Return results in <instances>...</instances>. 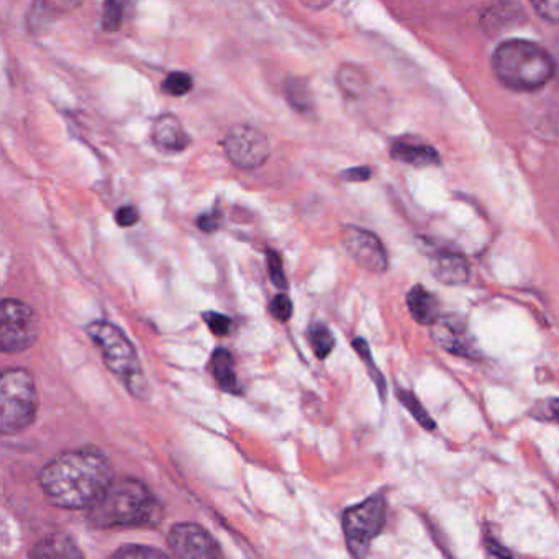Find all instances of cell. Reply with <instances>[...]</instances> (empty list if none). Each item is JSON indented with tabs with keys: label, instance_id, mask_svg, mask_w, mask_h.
<instances>
[{
	"label": "cell",
	"instance_id": "cell-23",
	"mask_svg": "<svg viewBox=\"0 0 559 559\" xmlns=\"http://www.w3.org/2000/svg\"><path fill=\"white\" fill-rule=\"evenodd\" d=\"M267 271H270L271 283L277 289H287L286 274H284L283 258L277 251H266Z\"/></svg>",
	"mask_w": 559,
	"mask_h": 559
},
{
	"label": "cell",
	"instance_id": "cell-5",
	"mask_svg": "<svg viewBox=\"0 0 559 559\" xmlns=\"http://www.w3.org/2000/svg\"><path fill=\"white\" fill-rule=\"evenodd\" d=\"M38 394L27 369H9L0 381V431L15 435L34 424Z\"/></svg>",
	"mask_w": 559,
	"mask_h": 559
},
{
	"label": "cell",
	"instance_id": "cell-7",
	"mask_svg": "<svg viewBox=\"0 0 559 559\" xmlns=\"http://www.w3.org/2000/svg\"><path fill=\"white\" fill-rule=\"evenodd\" d=\"M40 335V320L28 304L4 299L0 307V348L22 353L35 345Z\"/></svg>",
	"mask_w": 559,
	"mask_h": 559
},
{
	"label": "cell",
	"instance_id": "cell-2",
	"mask_svg": "<svg viewBox=\"0 0 559 559\" xmlns=\"http://www.w3.org/2000/svg\"><path fill=\"white\" fill-rule=\"evenodd\" d=\"M162 519V503L152 489L135 477L116 480L90 510V525L97 530L153 526Z\"/></svg>",
	"mask_w": 559,
	"mask_h": 559
},
{
	"label": "cell",
	"instance_id": "cell-21",
	"mask_svg": "<svg viewBox=\"0 0 559 559\" xmlns=\"http://www.w3.org/2000/svg\"><path fill=\"white\" fill-rule=\"evenodd\" d=\"M194 87V80L191 74L176 71V73L168 74L165 83H163V91L169 96L181 97L185 94L191 93Z\"/></svg>",
	"mask_w": 559,
	"mask_h": 559
},
{
	"label": "cell",
	"instance_id": "cell-16",
	"mask_svg": "<svg viewBox=\"0 0 559 559\" xmlns=\"http://www.w3.org/2000/svg\"><path fill=\"white\" fill-rule=\"evenodd\" d=\"M209 368H211L212 374H214L215 381H217L222 391L228 392V394H240L234 356L230 355L228 349H215Z\"/></svg>",
	"mask_w": 559,
	"mask_h": 559
},
{
	"label": "cell",
	"instance_id": "cell-8",
	"mask_svg": "<svg viewBox=\"0 0 559 559\" xmlns=\"http://www.w3.org/2000/svg\"><path fill=\"white\" fill-rule=\"evenodd\" d=\"M225 153L235 166L257 169L271 156V143L263 130L247 123L231 127L224 140Z\"/></svg>",
	"mask_w": 559,
	"mask_h": 559
},
{
	"label": "cell",
	"instance_id": "cell-20",
	"mask_svg": "<svg viewBox=\"0 0 559 559\" xmlns=\"http://www.w3.org/2000/svg\"><path fill=\"white\" fill-rule=\"evenodd\" d=\"M109 559H169V556L153 546L126 545L117 549Z\"/></svg>",
	"mask_w": 559,
	"mask_h": 559
},
{
	"label": "cell",
	"instance_id": "cell-9",
	"mask_svg": "<svg viewBox=\"0 0 559 559\" xmlns=\"http://www.w3.org/2000/svg\"><path fill=\"white\" fill-rule=\"evenodd\" d=\"M168 545L176 559H224L217 539L198 523L173 526Z\"/></svg>",
	"mask_w": 559,
	"mask_h": 559
},
{
	"label": "cell",
	"instance_id": "cell-12",
	"mask_svg": "<svg viewBox=\"0 0 559 559\" xmlns=\"http://www.w3.org/2000/svg\"><path fill=\"white\" fill-rule=\"evenodd\" d=\"M153 142L166 152H182L191 145V136L186 132L178 117L163 114L153 123Z\"/></svg>",
	"mask_w": 559,
	"mask_h": 559
},
{
	"label": "cell",
	"instance_id": "cell-18",
	"mask_svg": "<svg viewBox=\"0 0 559 559\" xmlns=\"http://www.w3.org/2000/svg\"><path fill=\"white\" fill-rule=\"evenodd\" d=\"M286 99L290 104L293 109H296L300 114L312 112L313 100L312 94H310L309 84L299 78H293L287 80L286 83Z\"/></svg>",
	"mask_w": 559,
	"mask_h": 559
},
{
	"label": "cell",
	"instance_id": "cell-10",
	"mask_svg": "<svg viewBox=\"0 0 559 559\" xmlns=\"http://www.w3.org/2000/svg\"><path fill=\"white\" fill-rule=\"evenodd\" d=\"M342 243L349 257L369 273L382 274L388 270V253L371 231L346 225L342 230Z\"/></svg>",
	"mask_w": 559,
	"mask_h": 559
},
{
	"label": "cell",
	"instance_id": "cell-27",
	"mask_svg": "<svg viewBox=\"0 0 559 559\" xmlns=\"http://www.w3.org/2000/svg\"><path fill=\"white\" fill-rule=\"evenodd\" d=\"M533 9L538 12L539 17L549 22H559V0H542V2H533Z\"/></svg>",
	"mask_w": 559,
	"mask_h": 559
},
{
	"label": "cell",
	"instance_id": "cell-14",
	"mask_svg": "<svg viewBox=\"0 0 559 559\" xmlns=\"http://www.w3.org/2000/svg\"><path fill=\"white\" fill-rule=\"evenodd\" d=\"M431 271L444 284L466 283L469 277V264L456 253H438L431 260Z\"/></svg>",
	"mask_w": 559,
	"mask_h": 559
},
{
	"label": "cell",
	"instance_id": "cell-30",
	"mask_svg": "<svg viewBox=\"0 0 559 559\" xmlns=\"http://www.w3.org/2000/svg\"><path fill=\"white\" fill-rule=\"evenodd\" d=\"M545 418V420L559 421V399H552V401L545 402L542 404V411L535 412V415Z\"/></svg>",
	"mask_w": 559,
	"mask_h": 559
},
{
	"label": "cell",
	"instance_id": "cell-17",
	"mask_svg": "<svg viewBox=\"0 0 559 559\" xmlns=\"http://www.w3.org/2000/svg\"><path fill=\"white\" fill-rule=\"evenodd\" d=\"M391 155L397 162L414 166H431L440 163V156L430 145L405 142V140H399L392 145Z\"/></svg>",
	"mask_w": 559,
	"mask_h": 559
},
{
	"label": "cell",
	"instance_id": "cell-29",
	"mask_svg": "<svg viewBox=\"0 0 559 559\" xmlns=\"http://www.w3.org/2000/svg\"><path fill=\"white\" fill-rule=\"evenodd\" d=\"M198 227L205 234H214L221 228V218L218 214H204L198 218Z\"/></svg>",
	"mask_w": 559,
	"mask_h": 559
},
{
	"label": "cell",
	"instance_id": "cell-26",
	"mask_svg": "<svg viewBox=\"0 0 559 559\" xmlns=\"http://www.w3.org/2000/svg\"><path fill=\"white\" fill-rule=\"evenodd\" d=\"M204 322L207 323L209 329L214 335L224 336L228 335L231 329V319L227 316H222L217 312H205Z\"/></svg>",
	"mask_w": 559,
	"mask_h": 559
},
{
	"label": "cell",
	"instance_id": "cell-13",
	"mask_svg": "<svg viewBox=\"0 0 559 559\" xmlns=\"http://www.w3.org/2000/svg\"><path fill=\"white\" fill-rule=\"evenodd\" d=\"M28 559H86V556L71 536L51 533L37 542Z\"/></svg>",
	"mask_w": 559,
	"mask_h": 559
},
{
	"label": "cell",
	"instance_id": "cell-3",
	"mask_svg": "<svg viewBox=\"0 0 559 559\" xmlns=\"http://www.w3.org/2000/svg\"><path fill=\"white\" fill-rule=\"evenodd\" d=\"M492 68L500 83L513 91H535L545 86L555 63L548 51L526 40H510L497 47Z\"/></svg>",
	"mask_w": 559,
	"mask_h": 559
},
{
	"label": "cell",
	"instance_id": "cell-28",
	"mask_svg": "<svg viewBox=\"0 0 559 559\" xmlns=\"http://www.w3.org/2000/svg\"><path fill=\"white\" fill-rule=\"evenodd\" d=\"M140 214L135 207L132 205H126V207H120L116 214V222L120 225V227H133V225L139 224Z\"/></svg>",
	"mask_w": 559,
	"mask_h": 559
},
{
	"label": "cell",
	"instance_id": "cell-4",
	"mask_svg": "<svg viewBox=\"0 0 559 559\" xmlns=\"http://www.w3.org/2000/svg\"><path fill=\"white\" fill-rule=\"evenodd\" d=\"M86 332L103 353L107 368L117 378L122 379L123 384L135 397L145 399L148 395V382L140 365L135 346L132 345L129 336L119 326L106 320L90 323Z\"/></svg>",
	"mask_w": 559,
	"mask_h": 559
},
{
	"label": "cell",
	"instance_id": "cell-6",
	"mask_svg": "<svg viewBox=\"0 0 559 559\" xmlns=\"http://www.w3.org/2000/svg\"><path fill=\"white\" fill-rule=\"evenodd\" d=\"M385 499L382 493L369 497L343 513L346 545L355 559H365L371 543L378 538L385 523Z\"/></svg>",
	"mask_w": 559,
	"mask_h": 559
},
{
	"label": "cell",
	"instance_id": "cell-11",
	"mask_svg": "<svg viewBox=\"0 0 559 559\" xmlns=\"http://www.w3.org/2000/svg\"><path fill=\"white\" fill-rule=\"evenodd\" d=\"M433 338L438 346L451 355L466 356V358H476L477 356L473 336L460 320L451 319V317L438 320L433 325Z\"/></svg>",
	"mask_w": 559,
	"mask_h": 559
},
{
	"label": "cell",
	"instance_id": "cell-31",
	"mask_svg": "<svg viewBox=\"0 0 559 559\" xmlns=\"http://www.w3.org/2000/svg\"><path fill=\"white\" fill-rule=\"evenodd\" d=\"M342 178L345 179V181H368L369 178H371V169L369 168H353V169H346L345 173H343Z\"/></svg>",
	"mask_w": 559,
	"mask_h": 559
},
{
	"label": "cell",
	"instance_id": "cell-1",
	"mask_svg": "<svg viewBox=\"0 0 559 559\" xmlns=\"http://www.w3.org/2000/svg\"><path fill=\"white\" fill-rule=\"evenodd\" d=\"M116 483L112 463L94 447L58 454L40 473L47 499L61 509H93Z\"/></svg>",
	"mask_w": 559,
	"mask_h": 559
},
{
	"label": "cell",
	"instance_id": "cell-24",
	"mask_svg": "<svg viewBox=\"0 0 559 559\" xmlns=\"http://www.w3.org/2000/svg\"><path fill=\"white\" fill-rule=\"evenodd\" d=\"M123 5L119 2L104 4L103 28L106 32H117L122 25Z\"/></svg>",
	"mask_w": 559,
	"mask_h": 559
},
{
	"label": "cell",
	"instance_id": "cell-25",
	"mask_svg": "<svg viewBox=\"0 0 559 559\" xmlns=\"http://www.w3.org/2000/svg\"><path fill=\"white\" fill-rule=\"evenodd\" d=\"M270 313L277 322H287L293 317V302L286 294H277L270 302Z\"/></svg>",
	"mask_w": 559,
	"mask_h": 559
},
{
	"label": "cell",
	"instance_id": "cell-19",
	"mask_svg": "<svg viewBox=\"0 0 559 559\" xmlns=\"http://www.w3.org/2000/svg\"><path fill=\"white\" fill-rule=\"evenodd\" d=\"M310 345H312L313 353L320 359H325L330 353L335 348V336L332 330L322 322H316L310 325L309 330Z\"/></svg>",
	"mask_w": 559,
	"mask_h": 559
},
{
	"label": "cell",
	"instance_id": "cell-15",
	"mask_svg": "<svg viewBox=\"0 0 559 559\" xmlns=\"http://www.w3.org/2000/svg\"><path fill=\"white\" fill-rule=\"evenodd\" d=\"M407 306L412 317L421 325H435L440 320L438 300L424 287H412L407 294Z\"/></svg>",
	"mask_w": 559,
	"mask_h": 559
},
{
	"label": "cell",
	"instance_id": "cell-22",
	"mask_svg": "<svg viewBox=\"0 0 559 559\" xmlns=\"http://www.w3.org/2000/svg\"><path fill=\"white\" fill-rule=\"evenodd\" d=\"M397 395L399 399H401L402 404L405 405V408H407V411L411 412L412 415H414L415 420H417L418 424L421 425V427L427 428V430H433V418H431L430 415H428V412L425 411L424 407H421L420 402H418V399L415 397V395L412 394V392L399 391Z\"/></svg>",
	"mask_w": 559,
	"mask_h": 559
}]
</instances>
